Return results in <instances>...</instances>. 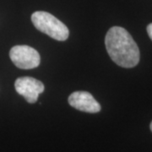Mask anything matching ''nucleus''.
<instances>
[{"mask_svg":"<svg viewBox=\"0 0 152 152\" xmlns=\"http://www.w3.org/2000/svg\"><path fill=\"white\" fill-rule=\"evenodd\" d=\"M68 101L71 107L81 112L96 113L101 111V105L87 91H75L69 96Z\"/></svg>","mask_w":152,"mask_h":152,"instance_id":"39448f33","label":"nucleus"},{"mask_svg":"<svg viewBox=\"0 0 152 152\" xmlns=\"http://www.w3.org/2000/svg\"><path fill=\"white\" fill-rule=\"evenodd\" d=\"M11 61L21 69H31L39 66L41 58L38 52L26 45H18L11 48L10 52Z\"/></svg>","mask_w":152,"mask_h":152,"instance_id":"7ed1b4c3","label":"nucleus"},{"mask_svg":"<svg viewBox=\"0 0 152 152\" xmlns=\"http://www.w3.org/2000/svg\"><path fill=\"white\" fill-rule=\"evenodd\" d=\"M147 33H148L149 37L151 38V40L152 41V23L148 25V26H147Z\"/></svg>","mask_w":152,"mask_h":152,"instance_id":"423d86ee","label":"nucleus"},{"mask_svg":"<svg viewBox=\"0 0 152 152\" xmlns=\"http://www.w3.org/2000/svg\"><path fill=\"white\" fill-rule=\"evenodd\" d=\"M31 21L38 31L58 41H65L69 37V29L62 21L45 11H37L31 15Z\"/></svg>","mask_w":152,"mask_h":152,"instance_id":"f03ea898","label":"nucleus"},{"mask_svg":"<svg viewBox=\"0 0 152 152\" xmlns=\"http://www.w3.org/2000/svg\"><path fill=\"white\" fill-rule=\"evenodd\" d=\"M108 55L116 64L123 68L135 67L140 62V49L124 28H110L105 38Z\"/></svg>","mask_w":152,"mask_h":152,"instance_id":"f257e3e1","label":"nucleus"},{"mask_svg":"<svg viewBox=\"0 0 152 152\" xmlns=\"http://www.w3.org/2000/svg\"><path fill=\"white\" fill-rule=\"evenodd\" d=\"M15 88L20 95L23 96L26 102L32 104L37 102L38 96L44 91L42 82L32 77H20L15 82Z\"/></svg>","mask_w":152,"mask_h":152,"instance_id":"20e7f679","label":"nucleus"},{"mask_svg":"<svg viewBox=\"0 0 152 152\" xmlns=\"http://www.w3.org/2000/svg\"><path fill=\"white\" fill-rule=\"evenodd\" d=\"M151 130L152 131V122L151 123Z\"/></svg>","mask_w":152,"mask_h":152,"instance_id":"0eeeda50","label":"nucleus"}]
</instances>
